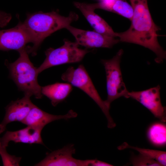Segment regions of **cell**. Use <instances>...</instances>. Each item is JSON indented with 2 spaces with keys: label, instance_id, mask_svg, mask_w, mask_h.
Wrapping results in <instances>:
<instances>
[{
  "label": "cell",
  "instance_id": "17",
  "mask_svg": "<svg viewBox=\"0 0 166 166\" xmlns=\"http://www.w3.org/2000/svg\"><path fill=\"white\" fill-rule=\"evenodd\" d=\"M118 149L123 150L131 148L138 152L140 154L152 159L158 162L161 166L166 165V152H165L149 149L139 148L129 145L124 142L119 146Z\"/></svg>",
  "mask_w": 166,
  "mask_h": 166
},
{
  "label": "cell",
  "instance_id": "5",
  "mask_svg": "<svg viewBox=\"0 0 166 166\" xmlns=\"http://www.w3.org/2000/svg\"><path fill=\"white\" fill-rule=\"evenodd\" d=\"M61 46L54 49L50 48L45 51L46 58L43 63L37 68L38 74L53 66L60 65L77 63L81 61L87 53L91 51L87 49L79 48L75 42H72L66 39Z\"/></svg>",
  "mask_w": 166,
  "mask_h": 166
},
{
  "label": "cell",
  "instance_id": "20",
  "mask_svg": "<svg viewBox=\"0 0 166 166\" xmlns=\"http://www.w3.org/2000/svg\"><path fill=\"white\" fill-rule=\"evenodd\" d=\"M131 162L134 166H161L154 160L141 154L133 156L131 158Z\"/></svg>",
  "mask_w": 166,
  "mask_h": 166
},
{
  "label": "cell",
  "instance_id": "21",
  "mask_svg": "<svg viewBox=\"0 0 166 166\" xmlns=\"http://www.w3.org/2000/svg\"><path fill=\"white\" fill-rule=\"evenodd\" d=\"M91 166H113V165L97 160H92Z\"/></svg>",
  "mask_w": 166,
  "mask_h": 166
},
{
  "label": "cell",
  "instance_id": "3",
  "mask_svg": "<svg viewBox=\"0 0 166 166\" xmlns=\"http://www.w3.org/2000/svg\"><path fill=\"white\" fill-rule=\"evenodd\" d=\"M18 52L19 57L14 62L9 63L5 61L6 65L9 70L10 77L24 95L34 96L37 99H41L43 95L42 87L38 81L39 74L37 68L30 61L26 47Z\"/></svg>",
  "mask_w": 166,
  "mask_h": 166
},
{
  "label": "cell",
  "instance_id": "2",
  "mask_svg": "<svg viewBox=\"0 0 166 166\" xmlns=\"http://www.w3.org/2000/svg\"><path fill=\"white\" fill-rule=\"evenodd\" d=\"M78 15L71 12L67 17L60 15L57 12L44 13L39 11L28 14L23 25L30 34L33 45L26 47L28 54L35 56L44 40L55 31L66 28L72 22L77 20Z\"/></svg>",
  "mask_w": 166,
  "mask_h": 166
},
{
  "label": "cell",
  "instance_id": "12",
  "mask_svg": "<svg viewBox=\"0 0 166 166\" xmlns=\"http://www.w3.org/2000/svg\"><path fill=\"white\" fill-rule=\"evenodd\" d=\"M43 129L31 126L14 131H7L0 138V145L6 148L9 142L44 145L41 134Z\"/></svg>",
  "mask_w": 166,
  "mask_h": 166
},
{
  "label": "cell",
  "instance_id": "9",
  "mask_svg": "<svg viewBox=\"0 0 166 166\" xmlns=\"http://www.w3.org/2000/svg\"><path fill=\"white\" fill-rule=\"evenodd\" d=\"M30 42L32 43L31 38L21 22L13 28L0 30L1 50L18 51Z\"/></svg>",
  "mask_w": 166,
  "mask_h": 166
},
{
  "label": "cell",
  "instance_id": "6",
  "mask_svg": "<svg viewBox=\"0 0 166 166\" xmlns=\"http://www.w3.org/2000/svg\"><path fill=\"white\" fill-rule=\"evenodd\" d=\"M123 50L120 49L116 55L109 60H102L105 67L106 78L107 99L104 101L110 108L111 103L121 97L128 98V91L123 81L120 66Z\"/></svg>",
  "mask_w": 166,
  "mask_h": 166
},
{
  "label": "cell",
  "instance_id": "10",
  "mask_svg": "<svg viewBox=\"0 0 166 166\" xmlns=\"http://www.w3.org/2000/svg\"><path fill=\"white\" fill-rule=\"evenodd\" d=\"M73 144L65 146L46 154L45 157L35 164L36 166H88L92 160H80L73 157L75 153Z\"/></svg>",
  "mask_w": 166,
  "mask_h": 166
},
{
  "label": "cell",
  "instance_id": "13",
  "mask_svg": "<svg viewBox=\"0 0 166 166\" xmlns=\"http://www.w3.org/2000/svg\"><path fill=\"white\" fill-rule=\"evenodd\" d=\"M77 116V113L72 110L64 115L51 114L44 112L34 104L22 123L27 126L43 129L46 124L52 121L62 119L67 120L75 118Z\"/></svg>",
  "mask_w": 166,
  "mask_h": 166
},
{
  "label": "cell",
  "instance_id": "4",
  "mask_svg": "<svg viewBox=\"0 0 166 166\" xmlns=\"http://www.w3.org/2000/svg\"><path fill=\"white\" fill-rule=\"evenodd\" d=\"M61 78L72 86L80 89L95 101L105 116L108 128H113L116 126V123L110 114V108L100 96L83 65H80L76 69L72 66L69 67L62 74Z\"/></svg>",
  "mask_w": 166,
  "mask_h": 166
},
{
  "label": "cell",
  "instance_id": "11",
  "mask_svg": "<svg viewBox=\"0 0 166 166\" xmlns=\"http://www.w3.org/2000/svg\"><path fill=\"white\" fill-rule=\"evenodd\" d=\"M30 97L24 95L22 98L12 101L6 106L5 117L0 124V134L5 130L8 124L14 121L22 123L25 119L34 105Z\"/></svg>",
  "mask_w": 166,
  "mask_h": 166
},
{
  "label": "cell",
  "instance_id": "18",
  "mask_svg": "<svg viewBox=\"0 0 166 166\" xmlns=\"http://www.w3.org/2000/svg\"><path fill=\"white\" fill-rule=\"evenodd\" d=\"M110 12L117 14L131 20L133 14V9L126 0H115Z\"/></svg>",
  "mask_w": 166,
  "mask_h": 166
},
{
  "label": "cell",
  "instance_id": "1",
  "mask_svg": "<svg viewBox=\"0 0 166 166\" xmlns=\"http://www.w3.org/2000/svg\"><path fill=\"white\" fill-rule=\"evenodd\" d=\"M133 9L131 24L127 30L116 33L120 41L138 44L156 54L155 61L161 63L166 58V51L159 44L157 32L160 28L154 23L148 6V0H129Z\"/></svg>",
  "mask_w": 166,
  "mask_h": 166
},
{
  "label": "cell",
  "instance_id": "7",
  "mask_svg": "<svg viewBox=\"0 0 166 166\" xmlns=\"http://www.w3.org/2000/svg\"><path fill=\"white\" fill-rule=\"evenodd\" d=\"M160 85L138 91L128 92L131 97L140 102L162 122L166 121V109L161 101Z\"/></svg>",
  "mask_w": 166,
  "mask_h": 166
},
{
  "label": "cell",
  "instance_id": "8",
  "mask_svg": "<svg viewBox=\"0 0 166 166\" xmlns=\"http://www.w3.org/2000/svg\"><path fill=\"white\" fill-rule=\"evenodd\" d=\"M74 37L76 42L86 49L95 48H110L120 42L115 37L108 36L94 31L83 30L70 25L66 28Z\"/></svg>",
  "mask_w": 166,
  "mask_h": 166
},
{
  "label": "cell",
  "instance_id": "16",
  "mask_svg": "<svg viewBox=\"0 0 166 166\" xmlns=\"http://www.w3.org/2000/svg\"><path fill=\"white\" fill-rule=\"evenodd\" d=\"M147 136L150 142L158 147L164 146L166 143V127L164 122L152 124L147 131Z\"/></svg>",
  "mask_w": 166,
  "mask_h": 166
},
{
  "label": "cell",
  "instance_id": "14",
  "mask_svg": "<svg viewBox=\"0 0 166 166\" xmlns=\"http://www.w3.org/2000/svg\"><path fill=\"white\" fill-rule=\"evenodd\" d=\"M75 6L81 11L95 31L108 36L117 37L111 27L100 16L94 12L95 3L87 4L75 2Z\"/></svg>",
  "mask_w": 166,
  "mask_h": 166
},
{
  "label": "cell",
  "instance_id": "19",
  "mask_svg": "<svg viewBox=\"0 0 166 166\" xmlns=\"http://www.w3.org/2000/svg\"><path fill=\"white\" fill-rule=\"evenodd\" d=\"M6 148L0 145V155L2 158L3 165L19 166L22 157L10 154L7 152Z\"/></svg>",
  "mask_w": 166,
  "mask_h": 166
},
{
  "label": "cell",
  "instance_id": "15",
  "mask_svg": "<svg viewBox=\"0 0 166 166\" xmlns=\"http://www.w3.org/2000/svg\"><path fill=\"white\" fill-rule=\"evenodd\" d=\"M72 89V85L69 83L57 82L42 87V93L56 106L68 97Z\"/></svg>",
  "mask_w": 166,
  "mask_h": 166
}]
</instances>
